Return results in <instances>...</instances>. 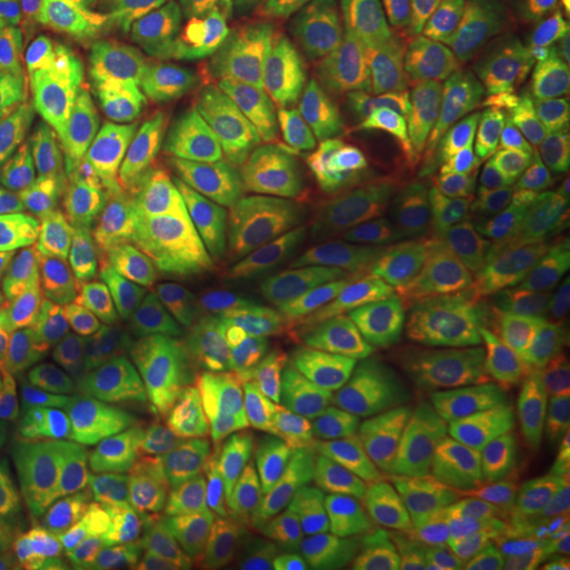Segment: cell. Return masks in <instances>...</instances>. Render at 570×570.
<instances>
[{"label":"cell","mask_w":570,"mask_h":570,"mask_svg":"<svg viewBox=\"0 0 570 570\" xmlns=\"http://www.w3.org/2000/svg\"><path fill=\"white\" fill-rule=\"evenodd\" d=\"M463 570H539V564H532V551L520 546L513 532L482 527L475 532V546H469V558H463Z\"/></svg>","instance_id":"cell-10"},{"label":"cell","mask_w":570,"mask_h":570,"mask_svg":"<svg viewBox=\"0 0 570 570\" xmlns=\"http://www.w3.org/2000/svg\"><path fill=\"white\" fill-rule=\"evenodd\" d=\"M26 444V431H20V419H13V412L0 406V456H13V450Z\"/></svg>","instance_id":"cell-12"},{"label":"cell","mask_w":570,"mask_h":570,"mask_svg":"<svg viewBox=\"0 0 570 570\" xmlns=\"http://www.w3.org/2000/svg\"><path fill=\"white\" fill-rule=\"evenodd\" d=\"M235 127L475 247L570 223V70L431 0H247Z\"/></svg>","instance_id":"cell-2"},{"label":"cell","mask_w":570,"mask_h":570,"mask_svg":"<svg viewBox=\"0 0 570 570\" xmlns=\"http://www.w3.org/2000/svg\"><path fill=\"white\" fill-rule=\"evenodd\" d=\"M247 0H121V178L146 235V273L171 266V247L197 228L223 178L235 127Z\"/></svg>","instance_id":"cell-5"},{"label":"cell","mask_w":570,"mask_h":570,"mask_svg":"<svg viewBox=\"0 0 570 570\" xmlns=\"http://www.w3.org/2000/svg\"><path fill=\"white\" fill-rule=\"evenodd\" d=\"M140 209L121 165L45 153L0 197V406L26 438L140 456L127 311Z\"/></svg>","instance_id":"cell-3"},{"label":"cell","mask_w":570,"mask_h":570,"mask_svg":"<svg viewBox=\"0 0 570 570\" xmlns=\"http://www.w3.org/2000/svg\"><path fill=\"white\" fill-rule=\"evenodd\" d=\"M0 570H159L146 456L58 438L0 456Z\"/></svg>","instance_id":"cell-6"},{"label":"cell","mask_w":570,"mask_h":570,"mask_svg":"<svg viewBox=\"0 0 570 570\" xmlns=\"http://www.w3.org/2000/svg\"><path fill=\"white\" fill-rule=\"evenodd\" d=\"M0 115L45 146L102 159L121 140L127 58L108 0H0Z\"/></svg>","instance_id":"cell-7"},{"label":"cell","mask_w":570,"mask_h":570,"mask_svg":"<svg viewBox=\"0 0 570 570\" xmlns=\"http://www.w3.org/2000/svg\"><path fill=\"white\" fill-rule=\"evenodd\" d=\"M532 367H539V456L558 482V501H570V254L551 261Z\"/></svg>","instance_id":"cell-8"},{"label":"cell","mask_w":570,"mask_h":570,"mask_svg":"<svg viewBox=\"0 0 570 570\" xmlns=\"http://www.w3.org/2000/svg\"><path fill=\"white\" fill-rule=\"evenodd\" d=\"M564 539H570V501H564Z\"/></svg>","instance_id":"cell-13"},{"label":"cell","mask_w":570,"mask_h":570,"mask_svg":"<svg viewBox=\"0 0 570 570\" xmlns=\"http://www.w3.org/2000/svg\"><path fill=\"white\" fill-rule=\"evenodd\" d=\"M32 159H45V146L32 140V134H26V127L13 121V115H0V197H7L13 184H20V171H26Z\"/></svg>","instance_id":"cell-11"},{"label":"cell","mask_w":570,"mask_h":570,"mask_svg":"<svg viewBox=\"0 0 570 570\" xmlns=\"http://www.w3.org/2000/svg\"><path fill=\"white\" fill-rule=\"evenodd\" d=\"M494 482L489 362L387 266L330 279V348L298 406L178 444L190 570H463Z\"/></svg>","instance_id":"cell-1"},{"label":"cell","mask_w":570,"mask_h":570,"mask_svg":"<svg viewBox=\"0 0 570 570\" xmlns=\"http://www.w3.org/2000/svg\"><path fill=\"white\" fill-rule=\"evenodd\" d=\"M431 7H444L450 20L475 26L513 51H539L570 32V0H431Z\"/></svg>","instance_id":"cell-9"},{"label":"cell","mask_w":570,"mask_h":570,"mask_svg":"<svg viewBox=\"0 0 570 570\" xmlns=\"http://www.w3.org/2000/svg\"><path fill=\"white\" fill-rule=\"evenodd\" d=\"M330 348V279L305 228L235 209L190 247L153 317V393L171 450L223 419L298 406Z\"/></svg>","instance_id":"cell-4"}]
</instances>
